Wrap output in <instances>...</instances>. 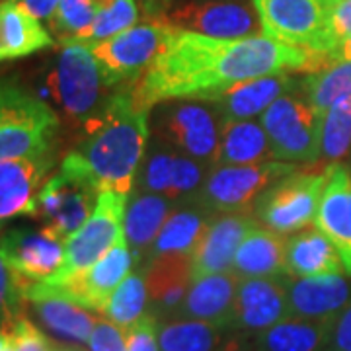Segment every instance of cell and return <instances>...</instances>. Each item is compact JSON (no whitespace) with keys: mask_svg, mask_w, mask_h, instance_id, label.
<instances>
[{"mask_svg":"<svg viewBox=\"0 0 351 351\" xmlns=\"http://www.w3.org/2000/svg\"><path fill=\"white\" fill-rule=\"evenodd\" d=\"M205 180L207 178H205L203 162L191 158V156L176 152L174 166H172V180H170V188H168L166 197L170 201H180L188 199V197L193 195V199H195V195L203 188Z\"/></svg>","mask_w":351,"mask_h":351,"instance_id":"obj_39","label":"cell"},{"mask_svg":"<svg viewBox=\"0 0 351 351\" xmlns=\"http://www.w3.org/2000/svg\"><path fill=\"white\" fill-rule=\"evenodd\" d=\"M0 254L22 279L41 283L63 267L64 242L45 228H10L0 237Z\"/></svg>","mask_w":351,"mask_h":351,"instance_id":"obj_15","label":"cell"},{"mask_svg":"<svg viewBox=\"0 0 351 351\" xmlns=\"http://www.w3.org/2000/svg\"><path fill=\"white\" fill-rule=\"evenodd\" d=\"M316 228H320L339 252L346 274L351 276V168L332 164L320 197Z\"/></svg>","mask_w":351,"mask_h":351,"instance_id":"obj_20","label":"cell"},{"mask_svg":"<svg viewBox=\"0 0 351 351\" xmlns=\"http://www.w3.org/2000/svg\"><path fill=\"white\" fill-rule=\"evenodd\" d=\"M289 318L287 293L281 277L240 279L232 330L262 334Z\"/></svg>","mask_w":351,"mask_h":351,"instance_id":"obj_19","label":"cell"},{"mask_svg":"<svg viewBox=\"0 0 351 351\" xmlns=\"http://www.w3.org/2000/svg\"><path fill=\"white\" fill-rule=\"evenodd\" d=\"M0 351H16L14 338L10 332H0Z\"/></svg>","mask_w":351,"mask_h":351,"instance_id":"obj_49","label":"cell"},{"mask_svg":"<svg viewBox=\"0 0 351 351\" xmlns=\"http://www.w3.org/2000/svg\"><path fill=\"white\" fill-rule=\"evenodd\" d=\"M174 158V149L168 147L162 141H158V145L147 156L143 176H141V184H143L141 188L149 191V193H158V195L166 197L168 188H170V180H172Z\"/></svg>","mask_w":351,"mask_h":351,"instance_id":"obj_40","label":"cell"},{"mask_svg":"<svg viewBox=\"0 0 351 351\" xmlns=\"http://www.w3.org/2000/svg\"><path fill=\"white\" fill-rule=\"evenodd\" d=\"M0 38L6 61L22 59L53 45V38L41 20L25 12L16 0L0 2Z\"/></svg>","mask_w":351,"mask_h":351,"instance_id":"obj_28","label":"cell"},{"mask_svg":"<svg viewBox=\"0 0 351 351\" xmlns=\"http://www.w3.org/2000/svg\"><path fill=\"white\" fill-rule=\"evenodd\" d=\"M262 34L326 57L334 64L330 16L338 0H252Z\"/></svg>","mask_w":351,"mask_h":351,"instance_id":"obj_6","label":"cell"},{"mask_svg":"<svg viewBox=\"0 0 351 351\" xmlns=\"http://www.w3.org/2000/svg\"><path fill=\"white\" fill-rule=\"evenodd\" d=\"M123 332H125L127 351H160L156 316L145 314L133 326L127 328Z\"/></svg>","mask_w":351,"mask_h":351,"instance_id":"obj_41","label":"cell"},{"mask_svg":"<svg viewBox=\"0 0 351 351\" xmlns=\"http://www.w3.org/2000/svg\"><path fill=\"white\" fill-rule=\"evenodd\" d=\"M176 29L178 27L166 18L147 20L145 24L133 25L113 38L90 45L104 84L108 88L137 84L168 45Z\"/></svg>","mask_w":351,"mask_h":351,"instance_id":"obj_5","label":"cell"},{"mask_svg":"<svg viewBox=\"0 0 351 351\" xmlns=\"http://www.w3.org/2000/svg\"><path fill=\"white\" fill-rule=\"evenodd\" d=\"M351 151V96L336 101L322 123V151L318 162L330 166L343 160Z\"/></svg>","mask_w":351,"mask_h":351,"instance_id":"obj_35","label":"cell"},{"mask_svg":"<svg viewBox=\"0 0 351 351\" xmlns=\"http://www.w3.org/2000/svg\"><path fill=\"white\" fill-rule=\"evenodd\" d=\"M351 34V0H338L330 16V41L334 53L338 45ZM336 63V61H334Z\"/></svg>","mask_w":351,"mask_h":351,"instance_id":"obj_45","label":"cell"},{"mask_svg":"<svg viewBox=\"0 0 351 351\" xmlns=\"http://www.w3.org/2000/svg\"><path fill=\"white\" fill-rule=\"evenodd\" d=\"M147 306H149V289L145 276L129 274L123 279V283L113 291L101 314L108 322H112L121 330H127L147 314Z\"/></svg>","mask_w":351,"mask_h":351,"instance_id":"obj_34","label":"cell"},{"mask_svg":"<svg viewBox=\"0 0 351 351\" xmlns=\"http://www.w3.org/2000/svg\"><path fill=\"white\" fill-rule=\"evenodd\" d=\"M170 219V199L141 191L129 199L123 219V232L129 248L133 252L135 263H145L156 237Z\"/></svg>","mask_w":351,"mask_h":351,"instance_id":"obj_26","label":"cell"},{"mask_svg":"<svg viewBox=\"0 0 351 351\" xmlns=\"http://www.w3.org/2000/svg\"><path fill=\"white\" fill-rule=\"evenodd\" d=\"M137 20L138 4L135 0H110L108 4H104L98 10L96 18H94V24L90 25L86 34L78 39V43L94 45V43L106 41V39L133 27L137 24Z\"/></svg>","mask_w":351,"mask_h":351,"instance_id":"obj_36","label":"cell"},{"mask_svg":"<svg viewBox=\"0 0 351 351\" xmlns=\"http://www.w3.org/2000/svg\"><path fill=\"white\" fill-rule=\"evenodd\" d=\"M287 240L265 226L256 225L242 240L232 271L240 279L281 277L287 274Z\"/></svg>","mask_w":351,"mask_h":351,"instance_id":"obj_25","label":"cell"},{"mask_svg":"<svg viewBox=\"0 0 351 351\" xmlns=\"http://www.w3.org/2000/svg\"><path fill=\"white\" fill-rule=\"evenodd\" d=\"M127 195L104 189L98 197V205L84 225L64 242V263L59 274L47 283H57L88 269L101 260L119 240L125 239Z\"/></svg>","mask_w":351,"mask_h":351,"instance_id":"obj_11","label":"cell"},{"mask_svg":"<svg viewBox=\"0 0 351 351\" xmlns=\"http://www.w3.org/2000/svg\"><path fill=\"white\" fill-rule=\"evenodd\" d=\"M332 320L285 318L258 334L256 351H324Z\"/></svg>","mask_w":351,"mask_h":351,"instance_id":"obj_30","label":"cell"},{"mask_svg":"<svg viewBox=\"0 0 351 351\" xmlns=\"http://www.w3.org/2000/svg\"><path fill=\"white\" fill-rule=\"evenodd\" d=\"M324 351H351V302L332 318Z\"/></svg>","mask_w":351,"mask_h":351,"instance_id":"obj_44","label":"cell"},{"mask_svg":"<svg viewBox=\"0 0 351 351\" xmlns=\"http://www.w3.org/2000/svg\"><path fill=\"white\" fill-rule=\"evenodd\" d=\"M297 166L265 160L246 166H217L195 195V205L207 213H252V203L277 180L295 172Z\"/></svg>","mask_w":351,"mask_h":351,"instance_id":"obj_10","label":"cell"},{"mask_svg":"<svg viewBox=\"0 0 351 351\" xmlns=\"http://www.w3.org/2000/svg\"><path fill=\"white\" fill-rule=\"evenodd\" d=\"M225 119L201 100H176L158 113V141L199 162L217 160Z\"/></svg>","mask_w":351,"mask_h":351,"instance_id":"obj_12","label":"cell"},{"mask_svg":"<svg viewBox=\"0 0 351 351\" xmlns=\"http://www.w3.org/2000/svg\"><path fill=\"white\" fill-rule=\"evenodd\" d=\"M47 351H84L82 348H76V346H64V343H59V341H51Z\"/></svg>","mask_w":351,"mask_h":351,"instance_id":"obj_50","label":"cell"},{"mask_svg":"<svg viewBox=\"0 0 351 351\" xmlns=\"http://www.w3.org/2000/svg\"><path fill=\"white\" fill-rule=\"evenodd\" d=\"M239 283L240 277L234 271L195 277L174 318L232 328Z\"/></svg>","mask_w":351,"mask_h":351,"instance_id":"obj_21","label":"cell"},{"mask_svg":"<svg viewBox=\"0 0 351 351\" xmlns=\"http://www.w3.org/2000/svg\"><path fill=\"white\" fill-rule=\"evenodd\" d=\"M326 57L279 43L267 36L217 39L176 29L151 69L131 86L138 108L172 100L213 101L228 88L262 76L306 73L330 66Z\"/></svg>","mask_w":351,"mask_h":351,"instance_id":"obj_1","label":"cell"},{"mask_svg":"<svg viewBox=\"0 0 351 351\" xmlns=\"http://www.w3.org/2000/svg\"><path fill=\"white\" fill-rule=\"evenodd\" d=\"M16 2L38 20H49L57 10V6L61 4V0H16Z\"/></svg>","mask_w":351,"mask_h":351,"instance_id":"obj_46","label":"cell"},{"mask_svg":"<svg viewBox=\"0 0 351 351\" xmlns=\"http://www.w3.org/2000/svg\"><path fill=\"white\" fill-rule=\"evenodd\" d=\"M145 2V12H147V20H158V18H166V10L170 0H141Z\"/></svg>","mask_w":351,"mask_h":351,"instance_id":"obj_47","label":"cell"},{"mask_svg":"<svg viewBox=\"0 0 351 351\" xmlns=\"http://www.w3.org/2000/svg\"><path fill=\"white\" fill-rule=\"evenodd\" d=\"M256 225L258 221L252 213H226L213 217L205 226L197 246L191 252L193 279L232 271L240 244Z\"/></svg>","mask_w":351,"mask_h":351,"instance_id":"obj_17","label":"cell"},{"mask_svg":"<svg viewBox=\"0 0 351 351\" xmlns=\"http://www.w3.org/2000/svg\"><path fill=\"white\" fill-rule=\"evenodd\" d=\"M334 61H351V34L338 45V49L334 53Z\"/></svg>","mask_w":351,"mask_h":351,"instance_id":"obj_48","label":"cell"},{"mask_svg":"<svg viewBox=\"0 0 351 351\" xmlns=\"http://www.w3.org/2000/svg\"><path fill=\"white\" fill-rule=\"evenodd\" d=\"M24 299L39 324L55 338L73 343H88L92 330L98 322L88 308L66 301L32 281L24 285Z\"/></svg>","mask_w":351,"mask_h":351,"instance_id":"obj_22","label":"cell"},{"mask_svg":"<svg viewBox=\"0 0 351 351\" xmlns=\"http://www.w3.org/2000/svg\"><path fill=\"white\" fill-rule=\"evenodd\" d=\"M211 219L207 217V211L201 207H188V209H180L174 215H170V219L162 226L160 234L156 237L154 244L151 246V252L147 256L145 265L160 256H189L197 246L201 234L205 230V226Z\"/></svg>","mask_w":351,"mask_h":351,"instance_id":"obj_31","label":"cell"},{"mask_svg":"<svg viewBox=\"0 0 351 351\" xmlns=\"http://www.w3.org/2000/svg\"><path fill=\"white\" fill-rule=\"evenodd\" d=\"M25 283L0 254V332H12L16 322L24 318Z\"/></svg>","mask_w":351,"mask_h":351,"instance_id":"obj_38","label":"cell"},{"mask_svg":"<svg viewBox=\"0 0 351 351\" xmlns=\"http://www.w3.org/2000/svg\"><path fill=\"white\" fill-rule=\"evenodd\" d=\"M90 351H127L125 332L108 320H98L88 339Z\"/></svg>","mask_w":351,"mask_h":351,"instance_id":"obj_42","label":"cell"},{"mask_svg":"<svg viewBox=\"0 0 351 351\" xmlns=\"http://www.w3.org/2000/svg\"><path fill=\"white\" fill-rule=\"evenodd\" d=\"M260 123L267 133L276 160L291 164L320 160L324 115L316 112L306 98L289 92L262 113Z\"/></svg>","mask_w":351,"mask_h":351,"instance_id":"obj_9","label":"cell"},{"mask_svg":"<svg viewBox=\"0 0 351 351\" xmlns=\"http://www.w3.org/2000/svg\"><path fill=\"white\" fill-rule=\"evenodd\" d=\"M100 193V186L84 164L69 152L59 172L51 176L39 191L36 219L49 234L66 242L94 213Z\"/></svg>","mask_w":351,"mask_h":351,"instance_id":"obj_4","label":"cell"},{"mask_svg":"<svg viewBox=\"0 0 351 351\" xmlns=\"http://www.w3.org/2000/svg\"><path fill=\"white\" fill-rule=\"evenodd\" d=\"M287 293L289 318L332 320L351 302V281L341 274L281 277Z\"/></svg>","mask_w":351,"mask_h":351,"instance_id":"obj_18","label":"cell"},{"mask_svg":"<svg viewBox=\"0 0 351 351\" xmlns=\"http://www.w3.org/2000/svg\"><path fill=\"white\" fill-rule=\"evenodd\" d=\"M0 61H6V55H4V47H2V38H0Z\"/></svg>","mask_w":351,"mask_h":351,"instance_id":"obj_51","label":"cell"},{"mask_svg":"<svg viewBox=\"0 0 351 351\" xmlns=\"http://www.w3.org/2000/svg\"><path fill=\"white\" fill-rule=\"evenodd\" d=\"M149 138V112L138 108L129 90L112 94L101 110L82 123L75 154L100 189L127 195L137 178Z\"/></svg>","mask_w":351,"mask_h":351,"instance_id":"obj_2","label":"cell"},{"mask_svg":"<svg viewBox=\"0 0 351 351\" xmlns=\"http://www.w3.org/2000/svg\"><path fill=\"white\" fill-rule=\"evenodd\" d=\"M133 263H135L133 252L129 248L127 240L123 239L101 260L90 265L84 271L63 281H57V283L41 281L39 285L66 301L84 306L88 311L101 313L106 302L110 301V297L113 295V291L131 274Z\"/></svg>","mask_w":351,"mask_h":351,"instance_id":"obj_14","label":"cell"},{"mask_svg":"<svg viewBox=\"0 0 351 351\" xmlns=\"http://www.w3.org/2000/svg\"><path fill=\"white\" fill-rule=\"evenodd\" d=\"M59 117L14 78L0 80V160L51 152Z\"/></svg>","mask_w":351,"mask_h":351,"instance_id":"obj_3","label":"cell"},{"mask_svg":"<svg viewBox=\"0 0 351 351\" xmlns=\"http://www.w3.org/2000/svg\"><path fill=\"white\" fill-rule=\"evenodd\" d=\"M330 166L316 162L314 170H295L277 180L254 203L256 219L283 237L311 225L318 213Z\"/></svg>","mask_w":351,"mask_h":351,"instance_id":"obj_7","label":"cell"},{"mask_svg":"<svg viewBox=\"0 0 351 351\" xmlns=\"http://www.w3.org/2000/svg\"><path fill=\"white\" fill-rule=\"evenodd\" d=\"M301 86L291 75L262 76L228 88L217 100L215 108L225 121H242L256 113H263L276 100Z\"/></svg>","mask_w":351,"mask_h":351,"instance_id":"obj_24","label":"cell"},{"mask_svg":"<svg viewBox=\"0 0 351 351\" xmlns=\"http://www.w3.org/2000/svg\"><path fill=\"white\" fill-rule=\"evenodd\" d=\"M61 45L63 47L45 78V88L64 115L82 125L108 101H101V88L106 84L90 45L78 41Z\"/></svg>","mask_w":351,"mask_h":351,"instance_id":"obj_8","label":"cell"},{"mask_svg":"<svg viewBox=\"0 0 351 351\" xmlns=\"http://www.w3.org/2000/svg\"><path fill=\"white\" fill-rule=\"evenodd\" d=\"M98 14L96 0H61L55 14L49 18L51 32L61 43L78 41L94 24Z\"/></svg>","mask_w":351,"mask_h":351,"instance_id":"obj_37","label":"cell"},{"mask_svg":"<svg viewBox=\"0 0 351 351\" xmlns=\"http://www.w3.org/2000/svg\"><path fill=\"white\" fill-rule=\"evenodd\" d=\"M287 276L318 277L343 274V262L320 228H306L287 240Z\"/></svg>","mask_w":351,"mask_h":351,"instance_id":"obj_27","label":"cell"},{"mask_svg":"<svg viewBox=\"0 0 351 351\" xmlns=\"http://www.w3.org/2000/svg\"><path fill=\"white\" fill-rule=\"evenodd\" d=\"M10 334L14 338L16 351H47L51 343V339L25 316L16 322Z\"/></svg>","mask_w":351,"mask_h":351,"instance_id":"obj_43","label":"cell"},{"mask_svg":"<svg viewBox=\"0 0 351 351\" xmlns=\"http://www.w3.org/2000/svg\"><path fill=\"white\" fill-rule=\"evenodd\" d=\"M230 328H219L201 320L176 318L158 328L160 351H223V332Z\"/></svg>","mask_w":351,"mask_h":351,"instance_id":"obj_32","label":"cell"},{"mask_svg":"<svg viewBox=\"0 0 351 351\" xmlns=\"http://www.w3.org/2000/svg\"><path fill=\"white\" fill-rule=\"evenodd\" d=\"M170 24L217 39L260 36L262 25L256 10L240 0H188L166 12Z\"/></svg>","mask_w":351,"mask_h":351,"instance_id":"obj_13","label":"cell"},{"mask_svg":"<svg viewBox=\"0 0 351 351\" xmlns=\"http://www.w3.org/2000/svg\"><path fill=\"white\" fill-rule=\"evenodd\" d=\"M302 94L318 113L351 96V61H338L302 80Z\"/></svg>","mask_w":351,"mask_h":351,"instance_id":"obj_33","label":"cell"},{"mask_svg":"<svg viewBox=\"0 0 351 351\" xmlns=\"http://www.w3.org/2000/svg\"><path fill=\"white\" fill-rule=\"evenodd\" d=\"M51 164V152L0 160V228L16 217L38 215V195Z\"/></svg>","mask_w":351,"mask_h":351,"instance_id":"obj_16","label":"cell"},{"mask_svg":"<svg viewBox=\"0 0 351 351\" xmlns=\"http://www.w3.org/2000/svg\"><path fill=\"white\" fill-rule=\"evenodd\" d=\"M276 160L267 133L256 121H225L221 145L217 152V166H246Z\"/></svg>","mask_w":351,"mask_h":351,"instance_id":"obj_29","label":"cell"},{"mask_svg":"<svg viewBox=\"0 0 351 351\" xmlns=\"http://www.w3.org/2000/svg\"><path fill=\"white\" fill-rule=\"evenodd\" d=\"M145 281L149 289V306L152 316H174L193 281L191 258L182 254L154 258L147 263Z\"/></svg>","mask_w":351,"mask_h":351,"instance_id":"obj_23","label":"cell"}]
</instances>
